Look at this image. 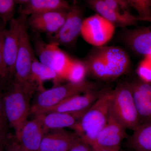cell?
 Listing matches in <instances>:
<instances>
[{
  "label": "cell",
  "mask_w": 151,
  "mask_h": 151,
  "mask_svg": "<svg viewBox=\"0 0 151 151\" xmlns=\"http://www.w3.org/2000/svg\"><path fill=\"white\" fill-rule=\"evenodd\" d=\"M84 63L87 73L100 81L115 80L127 73L131 67L127 52L116 46L95 47Z\"/></svg>",
  "instance_id": "1"
},
{
  "label": "cell",
  "mask_w": 151,
  "mask_h": 151,
  "mask_svg": "<svg viewBox=\"0 0 151 151\" xmlns=\"http://www.w3.org/2000/svg\"><path fill=\"white\" fill-rule=\"evenodd\" d=\"M35 85L21 83L14 78L8 81L4 91V101L9 126L13 129L15 136L20 132L30 114V100L35 91Z\"/></svg>",
  "instance_id": "2"
},
{
  "label": "cell",
  "mask_w": 151,
  "mask_h": 151,
  "mask_svg": "<svg viewBox=\"0 0 151 151\" xmlns=\"http://www.w3.org/2000/svg\"><path fill=\"white\" fill-rule=\"evenodd\" d=\"M111 91L106 90L71 129L82 141L90 146L94 143L108 121Z\"/></svg>",
  "instance_id": "3"
},
{
  "label": "cell",
  "mask_w": 151,
  "mask_h": 151,
  "mask_svg": "<svg viewBox=\"0 0 151 151\" xmlns=\"http://www.w3.org/2000/svg\"><path fill=\"white\" fill-rule=\"evenodd\" d=\"M97 84L84 81L80 83L68 82L39 92L31 106L30 114L36 116L55 106L68 97L96 89Z\"/></svg>",
  "instance_id": "4"
},
{
  "label": "cell",
  "mask_w": 151,
  "mask_h": 151,
  "mask_svg": "<svg viewBox=\"0 0 151 151\" xmlns=\"http://www.w3.org/2000/svg\"><path fill=\"white\" fill-rule=\"evenodd\" d=\"M111 109L113 115L126 129L134 131L140 125L129 83L119 84L111 91Z\"/></svg>",
  "instance_id": "5"
},
{
  "label": "cell",
  "mask_w": 151,
  "mask_h": 151,
  "mask_svg": "<svg viewBox=\"0 0 151 151\" xmlns=\"http://www.w3.org/2000/svg\"><path fill=\"white\" fill-rule=\"evenodd\" d=\"M19 16L20 25L19 48L14 78L21 83L35 85L31 81V66L35 56L28 33L27 18L22 15Z\"/></svg>",
  "instance_id": "6"
},
{
  "label": "cell",
  "mask_w": 151,
  "mask_h": 151,
  "mask_svg": "<svg viewBox=\"0 0 151 151\" xmlns=\"http://www.w3.org/2000/svg\"><path fill=\"white\" fill-rule=\"evenodd\" d=\"M59 45L54 42L46 43L39 38H37L35 42L39 61L54 70L63 81L72 58L60 49Z\"/></svg>",
  "instance_id": "7"
},
{
  "label": "cell",
  "mask_w": 151,
  "mask_h": 151,
  "mask_svg": "<svg viewBox=\"0 0 151 151\" xmlns=\"http://www.w3.org/2000/svg\"><path fill=\"white\" fill-rule=\"evenodd\" d=\"M114 25L98 14L84 19L81 35L83 39L95 47L104 46L113 37Z\"/></svg>",
  "instance_id": "8"
},
{
  "label": "cell",
  "mask_w": 151,
  "mask_h": 151,
  "mask_svg": "<svg viewBox=\"0 0 151 151\" xmlns=\"http://www.w3.org/2000/svg\"><path fill=\"white\" fill-rule=\"evenodd\" d=\"M4 35L3 59L6 77L9 81L14 78L15 72L19 45L20 17L14 18L9 23Z\"/></svg>",
  "instance_id": "9"
},
{
  "label": "cell",
  "mask_w": 151,
  "mask_h": 151,
  "mask_svg": "<svg viewBox=\"0 0 151 151\" xmlns=\"http://www.w3.org/2000/svg\"><path fill=\"white\" fill-rule=\"evenodd\" d=\"M84 19L81 8L76 4L70 6L64 24L58 32L50 37L51 42L68 46L73 44L81 35Z\"/></svg>",
  "instance_id": "10"
},
{
  "label": "cell",
  "mask_w": 151,
  "mask_h": 151,
  "mask_svg": "<svg viewBox=\"0 0 151 151\" xmlns=\"http://www.w3.org/2000/svg\"><path fill=\"white\" fill-rule=\"evenodd\" d=\"M105 91H99L94 89L83 94L71 96L55 106L45 110L40 114L59 112L83 116Z\"/></svg>",
  "instance_id": "11"
},
{
  "label": "cell",
  "mask_w": 151,
  "mask_h": 151,
  "mask_svg": "<svg viewBox=\"0 0 151 151\" xmlns=\"http://www.w3.org/2000/svg\"><path fill=\"white\" fill-rule=\"evenodd\" d=\"M126 129L113 115L110 108L107 123L92 145H95L105 148L120 149L121 143L127 137Z\"/></svg>",
  "instance_id": "12"
},
{
  "label": "cell",
  "mask_w": 151,
  "mask_h": 151,
  "mask_svg": "<svg viewBox=\"0 0 151 151\" xmlns=\"http://www.w3.org/2000/svg\"><path fill=\"white\" fill-rule=\"evenodd\" d=\"M67 12L55 11L32 15L27 19V23L34 31L52 36L58 32L64 24Z\"/></svg>",
  "instance_id": "13"
},
{
  "label": "cell",
  "mask_w": 151,
  "mask_h": 151,
  "mask_svg": "<svg viewBox=\"0 0 151 151\" xmlns=\"http://www.w3.org/2000/svg\"><path fill=\"white\" fill-rule=\"evenodd\" d=\"M45 132L40 122L35 118L27 121L17 136H14L22 151H40Z\"/></svg>",
  "instance_id": "14"
},
{
  "label": "cell",
  "mask_w": 151,
  "mask_h": 151,
  "mask_svg": "<svg viewBox=\"0 0 151 151\" xmlns=\"http://www.w3.org/2000/svg\"><path fill=\"white\" fill-rule=\"evenodd\" d=\"M86 2L90 8L111 23L116 28L137 25L139 21L137 17L133 15L130 12L121 13L111 8L104 0H89Z\"/></svg>",
  "instance_id": "15"
},
{
  "label": "cell",
  "mask_w": 151,
  "mask_h": 151,
  "mask_svg": "<svg viewBox=\"0 0 151 151\" xmlns=\"http://www.w3.org/2000/svg\"><path fill=\"white\" fill-rule=\"evenodd\" d=\"M128 83L141 124L151 119V83L137 80Z\"/></svg>",
  "instance_id": "16"
},
{
  "label": "cell",
  "mask_w": 151,
  "mask_h": 151,
  "mask_svg": "<svg viewBox=\"0 0 151 151\" xmlns=\"http://www.w3.org/2000/svg\"><path fill=\"white\" fill-rule=\"evenodd\" d=\"M20 5V15H27L44 13L55 11H68L70 6L63 0H17Z\"/></svg>",
  "instance_id": "17"
},
{
  "label": "cell",
  "mask_w": 151,
  "mask_h": 151,
  "mask_svg": "<svg viewBox=\"0 0 151 151\" xmlns=\"http://www.w3.org/2000/svg\"><path fill=\"white\" fill-rule=\"evenodd\" d=\"M78 137L75 132L64 129L48 131L44 136L40 151H69Z\"/></svg>",
  "instance_id": "18"
},
{
  "label": "cell",
  "mask_w": 151,
  "mask_h": 151,
  "mask_svg": "<svg viewBox=\"0 0 151 151\" xmlns=\"http://www.w3.org/2000/svg\"><path fill=\"white\" fill-rule=\"evenodd\" d=\"M82 116L77 114L51 112L40 114L35 116V118L40 122L46 133L51 130L72 129Z\"/></svg>",
  "instance_id": "19"
},
{
  "label": "cell",
  "mask_w": 151,
  "mask_h": 151,
  "mask_svg": "<svg viewBox=\"0 0 151 151\" xmlns=\"http://www.w3.org/2000/svg\"><path fill=\"white\" fill-rule=\"evenodd\" d=\"M125 42L136 53L147 56L151 53V26L127 31L124 35Z\"/></svg>",
  "instance_id": "20"
},
{
  "label": "cell",
  "mask_w": 151,
  "mask_h": 151,
  "mask_svg": "<svg viewBox=\"0 0 151 151\" xmlns=\"http://www.w3.org/2000/svg\"><path fill=\"white\" fill-rule=\"evenodd\" d=\"M48 80L53 81L55 86L59 85L62 81L54 70L41 63L35 57L31 66L32 83L37 86V90L40 92L45 89L43 82Z\"/></svg>",
  "instance_id": "21"
},
{
  "label": "cell",
  "mask_w": 151,
  "mask_h": 151,
  "mask_svg": "<svg viewBox=\"0 0 151 151\" xmlns=\"http://www.w3.org/2000/svg\"><path fill=\"white\" fill-rule=\"evenodd\" d=\"M133 132L127 142L128 147L135 151H151V119Z\"/></svg>",
  "instance_id": "22"
},
{
  "label": "cell",
  "mask_w": 151,
  "mask_h": 151,
  "mask_svg": "<svg viewBox=\"0 0 151 151\" xmlns=\"http://www.w3.org/2000/svg\"><path fill=\"white\" fill-rule=\"evenodd\" d=\"M86 73L87 70L84 62L72 59L65 73L64 80L73 83H80L85 81Z\"/></svg>",
  "instance_id": "23"
},
{
  "label": "cell",
  "mask_w": 151,
  "mask_h": 151,
  "mask_svg": "<svg viewBox=\"0 0 151 151\" xmlns=\"http://www.w3.org/2000/svg\"><path fill=\"white\" fill-rule=\"evenodd\" d=\"M6 84L5 83L0 80V136L5 141L9 136L7 133L9 125L6 116L4 101V91Z\"/></svg>",
  "instance_id": "24"
},
{
  "label": "cell",
  "mask_w": 151,
  "mask_h": 151,
  "mask_svg": "<svg viewBox=\"0 0 151 151\" xmlns=\"http://www.w3.org/2000/svg\"><path fill=\"white\" fill-rule=\"evenodd\" d=\"M15 0H0V21L7 25L14 18Z\"/></svg>",
  "instance_id": "25"
},
{
  "label": "cell",
  "mask_w": 151,
  "mask_h": 151,
  "mask_svg": "<svg viewBox=\"0 0 151 151\" xmlns=\"http://www.w3.org/2000/svg\"><path fill=\"white\" fill-rule=\"evenodd\" d=\"M130 6L137 11L140 21L143 19L151 17V0H128Z\"/></svg>",
  "instance_id": "26"
},
{
  "label": "cell",
  "mask_w": 151,
  "mask_h": 151,
  "mask_svg": "<svg viewBox=\"0 0 151 151\" xmlns=\"http://www.w3.org/2000/svg\"><path fill=\"white\" fill-rule=\"evenodd\" d=\"M7 25L0 21V80L7 83L8 82L4 68V59H3V42L4 35Z\"/></svg>",
  "instance_id": "27"
},
{
  "label": "cell",
  "mask_w": 151,
  "mask_h": 151,
  "mask_svg": "<svg viewBox=\"0 0 151 151\" xmlns=\"http://www.w3.org/2000/svg\"><path fill=\"white\" fill-rule=\"evenodd\" d=\"M137 73L142 81L151 83V63L148 60L146 59L141 63L138 67Z\"/></svg>",
  "instance_id": "28"
},
{
  "label": "cell",
  "mask_w": 151,
  "mask_h": 151,
  "mask_svg": "<svg viewBox=\"0 0 151 151\" xmlns=\"http://www.w3.org/2000/svg\"><path fill=\"white\" fill-rule=\"evenodd\" d=\"M108 6L121 13L129 12L130 6L128 1L126 0H104Z\"/></svg>",
  "instance_id": "29"
},
{
  "label": "cell",
  "mask_w": 151,
  "mask_h": 151,
  "mask_svg": "<svg viewBox=\"0 0 151 151\" xmlns=\"http://www.w3.org/2000/svg\"><path fill=\"white\" fill-rule=\"evenodd\" d=\"M69 151H93L92 147L81 139L79 137L73 143Z\"/></svg>",
  "instance_id": "30"
},
{
  "label": "cell",
  "mask_w": 151,
  "mask_h": 151,
  "mask_svg": "<svg viewBox=\"0 0 151 151\" xmlns=\"http://www.w3.org/2000/svg\"><path fill=\"white\" fill-rule=\"evenodd\" d=\"M4 145L6 151H22L15 137L9 135Z\"/></svg>",
  "instance_id": "31"
},
{
  "label": "cell",
  "mask_w": 151,
  "mask_h": 151,
  "mask_svg": "<svg viewBox=\"0 0 151 151\" xmlns=\"http://www.w3.org/2000/svg\"><path fill=\"white\" fill-rule=\"evenodd\" d=\"M93 151H122L121 150V149H108L102 147H99L95 145L91 146Z\"/></svg>",
  "instance_id": "32"
},
{
  "label": "cell",
  "mask_w": 151,
  "mask_h": 151,
  "mask_svg": "<svg viewBox=\"0 0 151 151\" xmlns=\"http://www.w3.org/2000/svg\"><path fill=\"white\" fill-rule=\"evenodd\" d=\"M140 21H146L148 22H150L151 23V17L143 19H141Z\"/></svg>",
  "instance_id": "33"
},
{
  "label": "cell",
  "mask_w": 151,
  "mask_h": 151,
  "mask_svg": "<svg viewBox=\"0 0 151 151\" xmlns=\"http://www.w3.org/2000/svg\"><path fill=\"white\" fill-rule=\"evenodd\" d=\"M146 59L147 60H148L149 62L151 63V54H149L147 56H146Z\"/></svg>",
  "instance_id": "34"
},
{
  "label": "cell",
  "mask_w": 151,
  "mask_h": 151,
  "mask_svg": "<svg viewBox=\"0 0 151 151\" xmlns=\"http://www.w3.org/2000/svg\"><path fill=\"white\" fill-rule=\"evenodd\" d=\"M5 142V141L4 140V139L1 138V137L0 136V145H4V144Z\"/></svg>",
  "instance_id": "35"
},
{
  "label": "cell",
  "mask_w": 151,
  "mask_h": 151,
  "mask_svg": "<svg viewBox=\"0 0 151 151\" xmlns=\"http://www.w3.org/2000/svg\"><path fill=\"white\" fill-rule=\"evenodd\" d=\"M1 145H0V151H1Z\"/></svg>",
  "instance_id": "36"
},
{
  "label": "cell",
  "mask_w": 151,
  "mask_h": 151,
  "mask_svg": "<svg viewBox=\"0 0 151 151\" xmlns=\"http://www.w3.org/2000/svg\"></svg>",
  "instance_id": "37"
}]
</instances>
